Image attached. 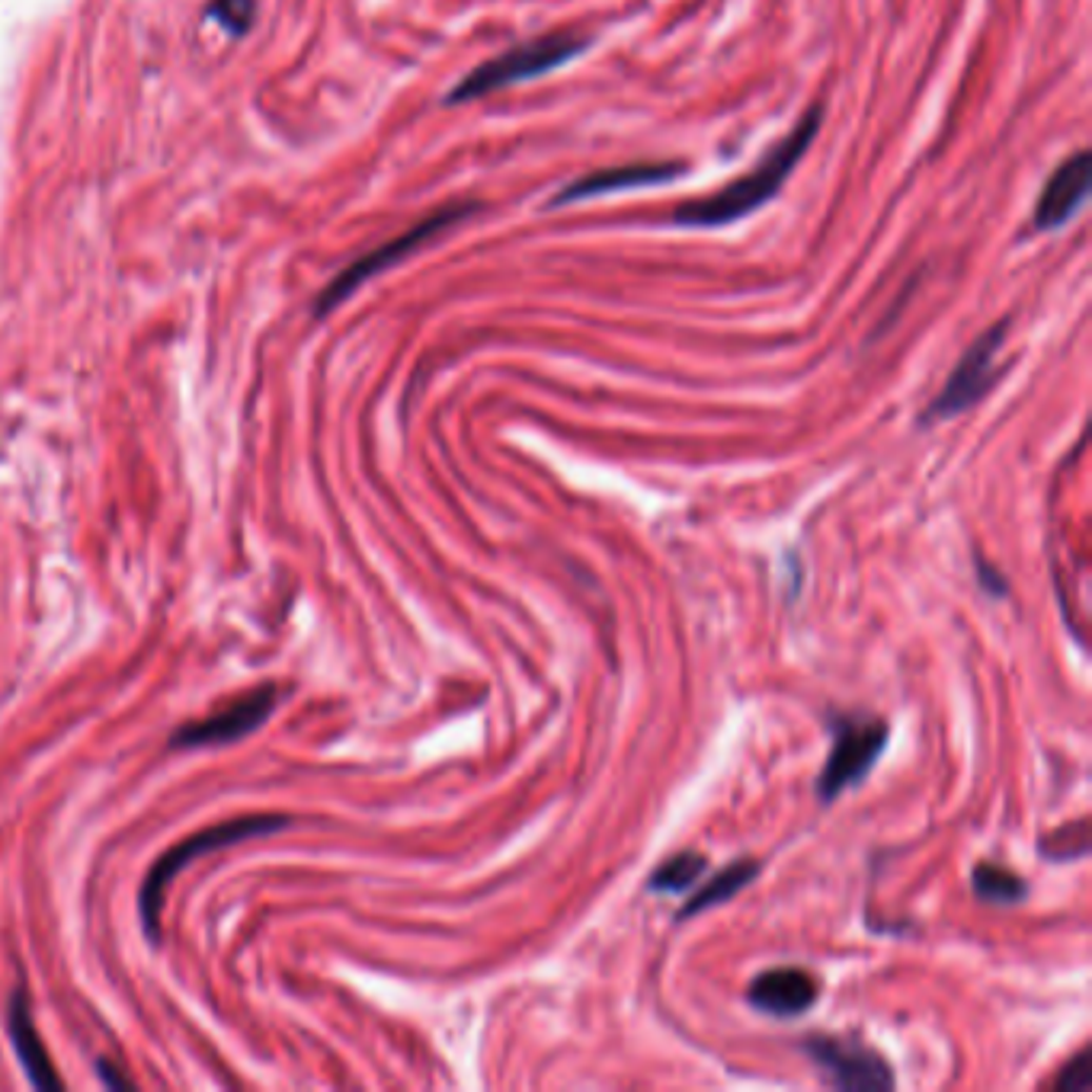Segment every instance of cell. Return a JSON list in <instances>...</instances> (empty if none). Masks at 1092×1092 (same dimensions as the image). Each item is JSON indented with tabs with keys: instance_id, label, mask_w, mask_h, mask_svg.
I'll return each instance as SVG.
<instances>
[{
	"instance_id": "9a60e30c",
	"label": "cell",
	"mask_w": 1092,
	"mask_h": 1092,
	"mask_svg": "<svg viewBox=\"0 0 1092 1092\" xmlns=\"http://www.w3.org/2000/svg\"><path fill=\"white\" fill-rule=\"evenodd\" d=\"M706 855L701 852H679L673 855V859H667L654 875H651V891H663V894H676V891H686L692 888L701 872H706Z\"/></svg>"
},
{
	"instance_id": "3957f363",
	"label": "cell",
	"mask_w": 1092,
	"mask_h": 1092,
	"mask_svg": "<svg viewBox=\"0 0 1092 1092\" xmlns=\"http://www.w3.org/2000/svg\"><path fill=\"white\" fill-rule=\"evenodd\" d=\"M888 747V724L878 718H836L833 724V747L827 756V766L817 778V792L823 801L839 798L846 789L859 786L878 762L881 750Z\"/></svg>"
},
{
	"instance_id": "277c9868",
	"label": "cell",
	"mask_w": 1092,
	"mask_h": 1092,
	"mask_svg": "<svg viewBox=\"0 0 1092 1092\" xmlns=\"http://www.w3.org/2000/svg\"><path fill=\"white\" fill-rule=\"evenodd\" d=\"M1006 331H1009V321H999V324H993L990 331H984V334L965 350V356H961L958 365L952 369L946 388H942V392L932 398V404L922 411V423H935V420L958 417V414L971 411V408L990 392V384H993L996 375H999V353H1002V343H1006Z\"/></svg>"
},
{
	"instance_id": "5bb4252c",
	"label": "cell",
	"mask_w": 1092,
	"mask_h": 1092,
	"mask_svg": "<svg viewBox=\"0 0 1092 1092\" xmlns=\"http://www.w3.org/2000/svg\"><path fill=\"white\" fill-rule=\"evenodd\" d=\"M974 894L987 904H996V907H1012V904H1022L1026 900V881L1009 872V869H999L993 862H984L974 869Z\"/></svg>"
},
{
	"instance_id": "ac0fdd59",
	"label": "cell",
	"mask_w": 1092,
	"mask_h": 1092,
	"mask_svg": "<svg viewBox=\"0 0 1092 1092\" xmlns=\"http://www.w3.org/2000/svg\"><path fill=\"white\" fill-rule=\"evenodd\" d=\"M1089 1086H1092V1070H1089V1054L1083 1051V1054H1076V1057L1070 1060V1067L1057 1076L1054 1089H1057V1092H1086Z\"/></svg>"
},
{
	"instance_id": "7c38bea8",
	"label": "cell",
	"mask_w": 1092,
	"mask_h": 1092,
	"mask_svg": "<svg viewBox=\"0 0 1092 1092\" xmlns=\"http://www.w3.org/2000/svg\"><path fill=\"white\" fill-rule=\"evenodd\" d=\"M759 875V866L753 862V859H740V862H734V866H728V869H721L706 888H701L686 907H682V913H679V919H689V916H698L701 910H709V907H718V904H724V900H731L737 891H743L753 878Z\"/></svg>"
},
{
	"instance_id": "ba28073f",
	"label": "cell",
	"mask_w": 1092,
	"mask_h": 1092,
	"mask_svg": "<svg viewBox=\"0 0 1092 1092\" xmlns=\"http://www.w3.org/2000/svg\"><path fill=\"white\" fill-rule=\"evenodd\" d=\"M1089 180H1092V158L1089 151H1076L1073 158H1067L1045 183L1038 202H1035V227L1038 231H1057L1064 227L1079 205L1089 196Z\"/></svg>"
},
{
	"instance_id": "e0dca14e",
	"label": "cell",
	"mask_w": 1092,
	"mask_h": 1092,
	"mask_svg": "<svg viewBox=\"0 0 1092 1092\" xmlns=\"http://www.w3.org/2000/svg\"><path fill=\"white\" fill-rule=\"evenodd\" d=\"M212 17L221 20L231 33H244L254 20V0H215Z\"/></svg>"
},
{
	"instance_id": "7a4b0ae2",
	"label": "cell",
	"mask_w": 1092,
	"mask_h": 1092,
	"mask_svg": "<svg viewBox=\"0 0 1092 1092\" xmlns=\"http://www.w3.org/2000/svg\"><path fill=\"white\" fill-rule=\"evenodd\" d=\"M590 42L593 39L583 33H549V36L529 39L522 45H513L494 55L491 61L478 64L475 71H468L458 81V87L445 97V103H472L503 87H513L519 81H535L541 74H552L571 64L577 55L590 48Z\"/></svg>"
},
{
	"instance_id": "30bf717a",
	"label": "cell",
	"mask_w": 1092,
	"mask_h": 1092,
	"mask_svg": "<svg viewBox=\"0 0 1092 1092\" xmlns=\"http://www.w3.org/2000/svg\"><path fill=\"white\" fill-rule=\"evenodd\" d=\"M750 1002L769 1016H801L817 1002V980L798 968H775L750 984Z\"/></svg>"
},
{
	"instance_id": "8992f818",
	"label": "cell",
	"mask_w": 1092,
	"mask_h": 1092,
	"mask_svg": "<svg viewBox=\"0 0 1092 1092\" xmlns=\"http://www.w3.org/2000/svg\"><path fill=\"white\" fill-rule=\"evenodd\" d=\"M808 1054L817 1060L823 1076L836 1089L849 1092H885L894 1089L891 1064L862 1041H839V1038H808Z\"/></svg>"
},
{
	"instance_id": "9c48e42d",
	"label": "cell",
	"mask_w": 1092,
	"mask_h": 1092,
	"mask_svg": "<svg viewBox=\"0 0 1092 1092\" xmlns=\"http://www.w3.org/2000/svg\"><path fill=\"white\" fill-rule=\"evenodd\" d=\"M679 174H686L682 164H626V167H605L596 174H587L574 183H568L555 199L552 209H564L583 199H599V196H612V193H629V190H644V186H660L676 180Z\"/></svg>"
},
{
	"instance_id": "d6986e66",
	"label": "cell",
	"mask_w": 1092,
	"mask_h": 1092,
	"mask_svg": "<svg viewBox=\"0 0 1092 1092\" xmlns=\"http://www.w3.org/2000/svg\"><path fill=\"white\" fill-rule=\"evenodd\" d=\"M977 568H980L984 587H987V590H993L996 596H1002V593H1006V583H1002V580L996 577V571H987V564H984V561H977Z\"/></svg>"
},
{
	"instance_id": "5b68a950",
	"label": "cell",
	"mask_w": 1092,
	"mask_h": 1092,
	"mask_svg": "<svg viewBox=\"0 0 1092 1092\" xmlns=\"http://www.w3.org/2000/svg\"><path fill=\"white\" fill-rule=\"evenodd\" d=\"M475 212V205L472 202H461V205H449V209H442V212H436V215H430V218H423L420 224H414L411 231H404L401 234V238H395L392 244H384V247H378V251H372L369 257H362V260H356L331 289H327V295L321 298V311L324 307H331L334 301H343L356 285H362V279H369V276H375V273H381V270H388V266H395L398 260H404L408 254H414V251H420L426 241H433L436 238V234H442L445 227H452V224H458V221H464L468 215H472Z\"/></svg>"
},
{
	"instance_id": "6da1fadb",
	"label": "cell",
	"mask_w": 1092,
	"mask_h": 1092,
	"mask_svg": "<svg viewBox=\"0 0 1092 1092\" xmlns=\"http://www.w3.org/2000/svg\"><path fill=\"white\" fill-rule=\"evenodd\" d=\"M820 119H823L820 106L808 110L798 119V125L782 141H778L750 174L737 177L734 183H728L724 190H718L712 196L682 202L673 212V224H682V227H724V224L740 221L750 212L762 209L769 199L778 196V190L786 186V180L792 177V171L805 158V151L811 147V141L820 132Z\"/></svg>"
},
{
	"instance_id": "2e32d148",
	"label": "cell",
	"mask_w": 1092,
	"mask_h": 1092,
	"mask_svg": "<svg viewBox=\"0 0 1092 1092\" xmlns=\"http://www.w3.org/2000/svg\"><path fill=\"white\" fill-rule=\"evenodd\" d=\"M1073 839H1089L1086 820H1076L1073 830H1054L1051 836H1045V842H1041L1038 849L1048 855V859H1057V862H1064V859H1079V855H1086L1089 849L1073 846Z\"/></svg>"
},
{
	"instance_id": "52a82bcc",
	"label": "cell",
	"mask_w": 1092,
	"mask_h": 1092,
	"mask_svg": "<svg viewBox=\"0 0 1092 1092\" xmlns=\"http://www.w3.org/2000/svg\"><path fill=\"white\" fill-rule=\"evenodd\" d=\"M285 820L279 817H247V820H231V823H221V827H212L199 836H190L183 846H177L174 852H167L164 859L154 866V872L147 875L144 881V894H141V910H144V919L154 922V913H158L161 907V894L167 888V881L186 866L193 862L196 855L202 852H212L218 846H227V842H238V839H247V836H257V833H270V830H279Z\"/></svg>"
},
{
	"instance_id": "4fadbf2b",
	"label": "cell",
	"mask_w": 1092,
	"mask_h": 1092,
	"mask_svg": "<svg viewBox=\"0 0 1092 1092\" xmlns=\"http://www.w3.org/2000/svg\"><path fill=\"white\" fill-rule=\"evenodd\" d=\"M11 1035H14V1045H17V1051H20L33 1083L36 1086H61V1079L55 1076V1070H52V1064H48V1057H45V1051L39 1045V1035H36V1029L29 1022V1012H26V1006L20 999L11 1009Z\"/></svg>"
},
{
	"instance_id": "8fae6325",
	"label": "cell",
	"mask_w": 1092,
	"mask_h": 1092,
	"mask_svg": "<svg viewBox=\"0 0 1092 1092\" xmlns=\"http://www.w3.org/2000/svg\"><path fill=\"white\" fill-rule=\"evenodd\" d=\"M273 701H276V692L273 689H260V692H251L247 698L234 701V706L209 721H199V724H190L177 734V743H224V740H234V737H244L251 734L260 721H266V715L273 712Z\"/></svg>"
}]
</instances>
